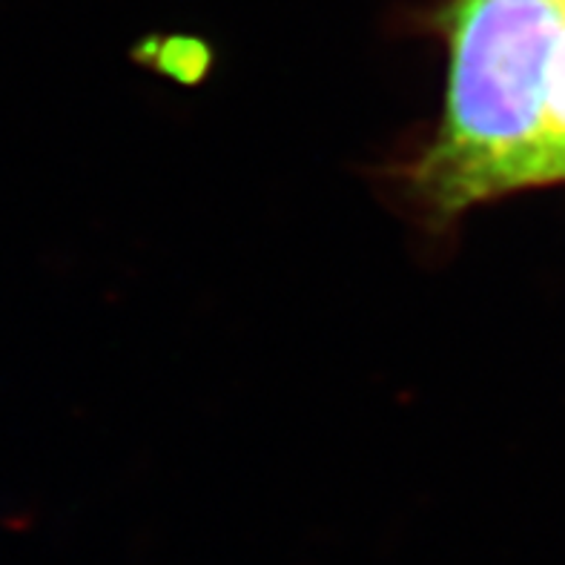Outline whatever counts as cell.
Instances as JSON below:
<instances>
[{"instance_id": "1", "label": "cell", "mask_w": 565, "mask_h": 565, "mask_svg": "<svg viewBox=\"0 0 565 565\" xmlns=\"http://www.w3.org/2000/svg\"><path fill=\"white\" fill-rule=\"evenodd\" d=\"M448 93L411 184L437 222L500 195L554 184L548 66L565 32L552 0H454Z\"/></svg>"}, {"instance_id": "2", "label": "cell", "mask_w": 565, "mask_h": 565, "mask_svg": "<svg viewBox=\"0 0 565 565\" xmlns=\"http://www.w3.org/2000/svg\"><path fill=\"white\" fill-rule=\"evenodd\" d=\"M545 118H548V158H552V181H565V32L554 50L548 66V98H545Z\"/></svg>"}, {"instance_id": "3", "label": "cell", "mask_w": 565, "mask_h": 565, "mask_svg": "<svg viewBox=\"0 0 565 565\" xmlns=\"http://www.w3.org/2000/svg\"><path fill=\"white\" fill-rule=\"evenodd\" d=\"M557 9L559 14H563V23H565V0H557Z\"/></svg>"}, {"instance_id": "4", "label": "cell", "mask_w": 565, "mask_h": 565, "mask_svg": "<svg viewBox=\"0 0 565 565\" xmlns=\"http://www.w3.org/2000/svg\"><path fill=\"white\" fill-rule=\"evenodd\" d=\"M552 3H557V0H552Z\"/></svg>"}]
</instances>
